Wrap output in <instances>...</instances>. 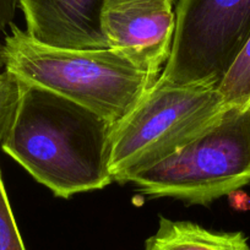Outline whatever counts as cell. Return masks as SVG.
<instances>
[{
    "label": "cell",
    "instance_id": "cell-1",
    "mask_svg": "<svg viewBox=\"0 0 250 250\" xmlns=\"http://www.w3.org/2000/svg\"><path fill=\"white\" fill-rule=\"evenodd\" d=\"M19 83L18 108L0 145L4 152L60 198L110 184L117 124L47 88Z\"/></svg>",
    "mask_w": 250,
    "mask_h": 250
},
{
    "label": "cell",
    "instance_id": "cell-2",
    "mask_svg": "<svg viewBox=\"0 0 250 250\" xmlns=\"http://www.w3.org/2000/svg\"><path fill=\"white\" fill-rule=\"evenodd\" d=\"M10 27L0 48L5 71L74 101L113 124L128 117L158 80L112 48L52 47L14 23Z\"/></svg>",
    "mask_w": 250,
    "mask_h": 250
},
{
    "label": "cell",
    "instance_id": "cell-3",
    "mask_svg": "<svg viewBox=\"0 0 250 250\" xmlns=\"http://www.w3.org/2000/svg\"><path fill=\"white\" fill-rule=\"evenodd\" d=\"M218 85L158 80L115 125L110 146L113 182L128 183L200 135L226 109Z\"/></svg>",
    "mask_w": 250,
    "mask_h": 250
},
{
    "label": "cell",
    "instance_id": "cell-4",
    "mask_svg": "<svg viewBox=\"0 0 250 250\" xmlns=\"http://www.w3.org/2000/svg\"><path fill=\"white\" fill-rule=\"evenodd\" d=\"M152 198L208 205L250 183V105L227 107L184 147L133 178Z\"/></svg>",
    "mask_w": 250,
    "mask_h": 250
},
{
    "label": "cell",
    "instance_id": "cell-5",
    "mask_svg": "<svg viewBox=\"0 0 250 250\" xmlns=\"http://www.w3.org/2000/svg\"><path fill=\"white\" fill-rule=\"evenodd\" d=\"M249 40L250 0H177L172 50L160 79L220 85Z\"/></svg>",
    "mask_w": 250,
    "mask_h": 250
},
{
    "label": "cell",
    "instance_id": "cell-6",
    "mask_svg": "<svg viewBox=\"0 0 250 250\" xmlns=\"http://www.w3.org/2000/svg\"><path fill=\"white\" fill-rule=\"evenodd\" d=\"M177 0H105L100 25L108 48L118 50L152 78L170 55Z\"/></svg>",
    "mask_w": 250,
    "mask_h": 250
},
{
    "label": "cell",
    "instance_id": "cell-7",
    "mask_svg": "<svg viewBox=\"0 0 250 250\" xmlns=\"http://www.w3.org/2000/svg\"><path fill=\"white\" fill-rule=\"evenodd\" d=\"M105 0H21L26 31L35 40L59 48H108L100 25Z\"/></svg>",
    "mask_w": 250,
    "mask_h": 250
},
{
    "label": "cell",
    "instance_id": "cell-8",
    "mask_svg": "<svg viewBox=\"0 0 250 250\" xmlns=\"http://www.w3.org/2000/svg\"><path fill=\"white\" fill-rule=\"evenodd\" d=\"M144 250H250L242 232H215L189 221L160 217Z\"/></svg>",
    "mask_w": 250,
    "mask_h": 250
},
{
    "label": "cell",
    "instance_id": "cell-9",
    "mask_svg": "<svg viewBox=\"0 0 250 250\" xmlns=\"http://www.w3.org/2000/svg\"><path fill=\"white\" fill-rule=\"evenodd\" d=\"M226 107L250 105V40L218 85Z\"/></svg>",
    "mask_w": 250,
    "mask_h": 250
},
{
    "label": "cell",
    "instance_id": "cell-10",
    "mask_svg": "<svg viewBox=\"0 0 250 250\" xmlns=\"http://www.w3.org/2000/svg\"><path fill=\"white\" fill-rule=\"evenodd\" d=\"M20 98L19 80L8 71L0 73V145L13 123Z\"/></svg>",
    "mask_w": 250,
    "mask_h": 250
},
{
    "label": "cell",
    "instance_id": "cell-11",
    "mask_svg": "<svg viewBox=\"0 0 250 250\" xmlns=\"http://www.w3.org/2000/svg\"><path fill=\"white\" fill-rule=\"evenodd\" d=\"M0 250H26L0 172Z\"/></svg>",
    "mask_w": 250,
    "mask_h": 250
},
{
    "label": "cell",
    "instance_id": "cell-12",
    "mask_svg": "<svg viewBox=\"0 0 250 250\" xmlns=\"http://www.w3.org/2000/svg\"><path fill=\"white\" fill-rule=\"evenodd\" d=\"M21 0H0V31L13 23Z\"/></svg>",
    "mask_w": 250,
    "mask_h": 250
}]
</instances>
